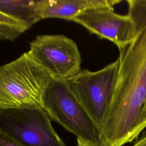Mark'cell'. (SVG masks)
Returning <instances> with one entry per match:
<instances>
[{
    "instance_id": "cell-13",
    "label": "cell",
    "mask_w": 146,
    "mask_h": 146,
    "mask_svg": "<svg viewBox=\"0 0 146 146\" xmlns=\"http://www.w3.org/2000/svg\"><path fill=\"white\" fill-rule=\"evenodd\" d=\"M77 146H99V145L93 144L90 142L86 141L77 139Z\"/></svg>"
},
{
    "instance_id": "cell-6",
    "label": "cell",
    "mask_w": 146,
    "mask_h": 146,
    "mask_svg": "<svg viewBox=\"0 0 146 146\" xmlns=\"http://www.w3.org/2000/svg\"><path fill=\"white\" fill-rule=\"evenodd\" d=\"M30 56L53 78L67 79L81 70L76 43L64 35H39L30 43Z\"/></svg>"
},
{
    "instance_id": "cell-4",
    "label": "cell",
    "mask_w": 146,
    "mask_h": 146,
    "mask_svg": "<svg viewBox=\"0 0 146 146\" xmlns=\"http://www.w3.org/2000/svg\"><path fill=\"white\" fill-rule=\"evenodd\" d=\"M50 119L77 139L99 145V132L70 90L66 79L53 78L43 99Z\"/></svg>"
},
{
    "instance_id": "cell-2",
    "label": "cell",
    "mask_w": 146,
    "mask_h": 146,
    "mask_svg": "<svg viewBox=\"0 0 146 146\" xmlns=\"http://www.w3.org/2000/svg\"><path fill=\"white\" fill-rule=\"evenodd\" d=\"M53 77L28 54L0 66V109L39 108Z\"/></svg>"
},
{
    "instance_id": "cell-11",
    "label": "cell",
    "mask_w": 146,
    "mask_h": 146,
    "mask_svg": "<svg viewBox=\"0 0 146 146\" xmlns=\"http://www.w3.org/2000/svg\"><path fill=\"white\" fill-rule=\"evenodd\" d=\"M0 146H21L0 132Z\"/></svg>"
},
{
    "instance_id": "cell-1",
    "label": "cell",
    "mask_w": 146,
    "mask_h": 146,
    "mask_svg": "<svg viewBox=\"0 0 146 146\" xmlns=\"http://www.w3.org/2000/svg\"><path fill=\"white\" fill-rule=\"evenodd\" d=\"M136 25L132 42L119 50L112 100L99 131V146H123L146 128V0H128Z\"/></svg>"
},
{
    "instance_id": "cell-10",
    "label": "cell",
    "mask_w": 146,
    "mask_h": 146,
    "mask_svg": "<svg viewBox=\"0 0 146 146\" xmlns=\"http://www.w3.org/2000/svg\"><path fill=\"white\" fill-rule=\"evenodd\" d=\"M29 27L21 22L0 11V39L14 40Z\"/></svg>"
},
{
    "instance_id": "cell-8",
    "label": "cell",
    "mask_w": 146,
    "mask_h": 146,
    "mask_svg": "<svg viewBox=\"0 0 146 146\" xmlns=\"http://www.w3.org/2000/svg\"><path fill=\"white\" fill-rule=\"evenodd\" d=\"M121 0H39L40 19L60 18L71 21L83 11L94 7H111Z\"/></svg>"
},
{
    "instance_id": "cell-7",
    "label": "cell",
    "mask_w": 146,
    "mask_h": 146,
    "mask_svg": "<svg viewBox=\"0 0 146 146\" xmlns=\"http://www.w3.org/2000/svg\"><path fill=\"white\" fill-rule=\"evenodd\" d=\"M71 21L81 25L91 33L112 42L120 48L133 41L136 25L129 14L120 15L111 7L87 9Z\"/></svg>"
},
{
    "instance_id": "cell-9",
    "label": "cell",
    "mask_w": 146,
    "mask_h": 146,
    "mask_svg": "<svg viewBox=\"0 0 146 146\" xmlns=\"http://www.w3.org/2000/svg\"><path fill=\"white\" fill-rule=\"evenodd\" d=\"M39 0H0V11L12 17L29 27L40 19Z\"/></svg>"
},
{
    "instance_id": "cell-14",
    "label": "cell",
    "mask_w": 146,
    "mask_h": 146,
    "mask_svg": "<svg viewBox=\"0 0 146 146\" xmlns=\"http://www.w3.org/2000/svg\"><path fill=\"white\" fill-rule=\"evenodd\" d=\"M145 110L146 111V104H145Z\"/></svg>"
},
{
    "instance_id": "cell-5",
    "label": "cell",
    "mask_w": 146,
    "mask_h": 146,
    "mask_svg": "<svg viewBox=\"0 0 146 146\" xmlns=\"http://www.w3.org/2000/svg\"><path fill=\"white\" fill-rule=\"evenodd\" d=\"M39 108L0 109V132L21 146H66Z\"/></svg>"
},
{
    "instance_id": "cell-12",
    "label": "cell",
    "mask_w": 146,
    "mask_h": 146,
    "mask_svg": "<svg viewBox=\"0 0 146 146\" xmlns=\"http://www.w3.org/2000/svg\"><path fill=\"white\" fill-rule=\"evenodd\" d=\"M132 146H146V132H144L141 137L133 144Z\"/></svg>"
},
{
    "instance_id": "cell-3",
    "label": "cell",
    "mask_w": 146,
    "mask_h": 146,
    "mask_svg": "<svg viewBox=\"0 0 146 146\" xmlns=\"http://www.w3.org/2000/svg\"><path fill=\"white\" fill-rule=\"evenodd\" d=\"M118 69L117 59L98 71L82 70L76 75L66 79L99 132L112 100Z\"/></svg>"
}]
</instances>
